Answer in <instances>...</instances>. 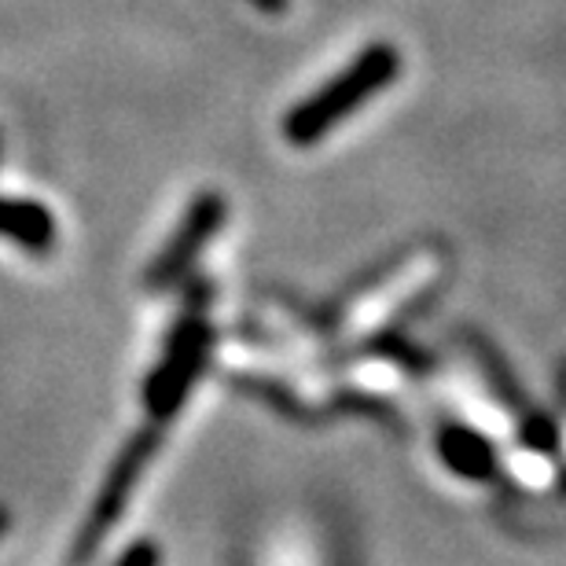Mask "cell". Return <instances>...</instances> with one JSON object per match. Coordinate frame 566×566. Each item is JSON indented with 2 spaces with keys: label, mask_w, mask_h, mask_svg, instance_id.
<instances>
[{
  "label": "cell",
  "mask_w": 566,
  "mask_h": 566,
  "mask_svg": "<svg viewBox=\"0 0 566 566\" xmlns=\"http://www.w3.org/2000/svg\"><path fill=\"white\" fill-rule=\"evenodd\" d=\"M0 235L27 251H52L55 243V221L52 213L38 202H15L0 199Z\"/></svg>",
  "instance_id": "obj_5"
},
{
  "label": "cell",
  "mask_w": 566,
  "mask_h": 566,
  "mask_svg": "<svg viewBox=\"0 0 566 566\" xmlns=\"http://www.w3.org/2000/svg\"><path fill=\"white\" fill-rule=\"evenodd\" d=\"M163 423L147 420V427H140L137 434L129 438V446L118 452L115 468H111L104 490H99L93 512H88L82 534L74 541V552H71V566H85L88 559L96 556V548L104 545V537L111 534V526L118 523L122 512H126L133 490H137L140 474L147 471V463L158 452V441H163Z\"/></svg>",
  "instance_id": "obj_3"
},
{
  "label": "cell",
  "mask_w": 566,
  "mask_h": 566,
  "mask_svg": "<svg viewBox=\"0 0 566 566\" xmlns=\"http://www.w3.org/2000/svg\"><path fill=\"white\" fill-rule=\"evenodd\" d=\"M210 343H213V327L207 321V294H196L188 302V310L180 313V324L174 338H169V349L163 357V365L151 371L144 387V401H147V416L155 423H169L185 405L191 382L202 371L210 357Z\"/></svg>",
  "instance_id": "obj_1"
},
{
  "label": "cell",
  "mask_w": 566,
  "mask_h": 566,
  "mask_svg": "<svg viewBox=\"0 0 566 566\" xmlns=\"http://www.w3.org/2000/svg\"><path fill=\"white\" fill-rule=\"evenodd\" d=\"M394 52L390 49H371L349 66L343 77H335L324 93H316L310 104H302L294 111V118L287 122V137L294 144H310L316 137H324L335 122H343L349 111L360 107L371 93H379L382 85L394 77Z\"/></svg>",
  "instance_id": "obj_2"
},
{
  "label": "cell",
  "mask_w": 566,
  "mask_h": 566,
  "mask_svg": "<svg viewBox=\"0 0 566 566\" xmlns=\"http://www.w3.org/2000/svg\"><path fill=\"white\" fill-rule=\"evenodd\" d=\"M4 530H8V512L0 507V534H4Z\"/></svg>",
  "instance_id": "obj_6"
},
{
  "label": "cell",
  "mask_w": 566,
  "mask_h": 566,
  "mask_svg": "<svg viewBox=\"0 0 566 566\" xmlns=\"http://www.w3.org/2000/svg\"><path fill=\"white\" fill-rule=\"evenodd\" d=\"M224 218V207L218 196H202L196 199V207L188 210L185 224H180V232H174V240L166 243V251L155 258L151 273H147V287L151 291H163L169 287L185 269L191 265V258H196L202 247H207V240L213 235V229L221 224Z\"/></svg>",
  "instance_id": "obj_4"
}]
</instances>
